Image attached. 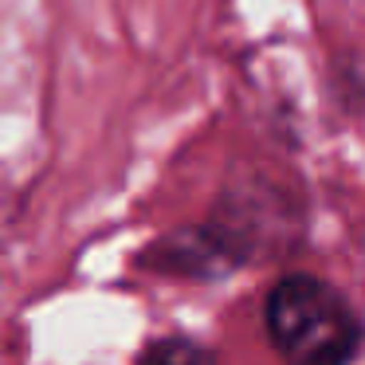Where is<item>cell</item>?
Masks as SVG:
<instances>
[{
	"label": "cell",
	"instance_id": "cell-2",
	"mask_svg": "<svg viewBox=\"0 0 365 365\" xmlns=\"http://www.w3.org/2000/svg\"><path fill=\"white\" fill-rule=\"evenodd\" d=\"M138 365H216V357L189 338H161L142 349Z\"/></svg>",
	"mask_w": 365,
	"mask_h": 365
},
{
	"label": "cell",
	"instance_id": "cell-1",
	"mask_svg": "<svg viewBox=\"0 0 365 365\" xmlns=\"http://www.w3.org/2000/svg\"><path fill=\"white\" fill-rule=\"evenodd\" d=\"M263 322L291 365H349L361 341L354 307L318 275H283L263 302Z\"/></svg>",
	"mask_w": 365,
	"mask_h": 365
}]
</instances>
